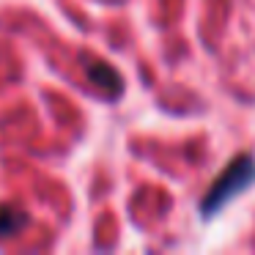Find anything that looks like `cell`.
I'll return each instance as SVG.
<instances>
[{
  "instance_id": "obj_1",
  "label": "cell",
  "mask_w": 255,
  "mask_h": 255,
  "mask_svg": "<svg viewBox=\"0 0 255 255\" xmlns=\"http://www.w3.org/2000/svg\"><path fill=\"white\" fill-rule=\"evenodd\" d=\"M255 184V156L253 154H242L217 176V181L209 187V192L200 200V217L211 220L217 217L233 198H239L242 192H247Z\"/></svg>"
},
{
  "instance_id": "obj_2",
  "label": "cell",
  "mask_w": 255,
  "mask_h": 255,
  "mask_svg": "<svg viewBox=\"0 0 255 255\" xmlns=\"http://www.w3.org/2000/svg\"><path fill=\"white\" fill-rule=\"evenodd\" d=\"M25 225H28V214H25L22 209L8 206V203H0V239L17 236Z\"/></svg>"
},
{
  "instance_id": "obj_3",
  "label": "cell",
  "mask_w": 255,
  "mask_h": 255,
  "mask_svg": "<svg viewBox=\"0 0 255 255\" xmlns=\"http://www.w3.org/2000/svg\"><path fill=\"white\" fill-rule=\"evenodd\" d=\"M91 80L99 83L102 88H107L110 94H118V91L124 88L118 72H116V69H110L107 63H102V61H96V66H91Z\"/></svg>"
}]
</instances>
